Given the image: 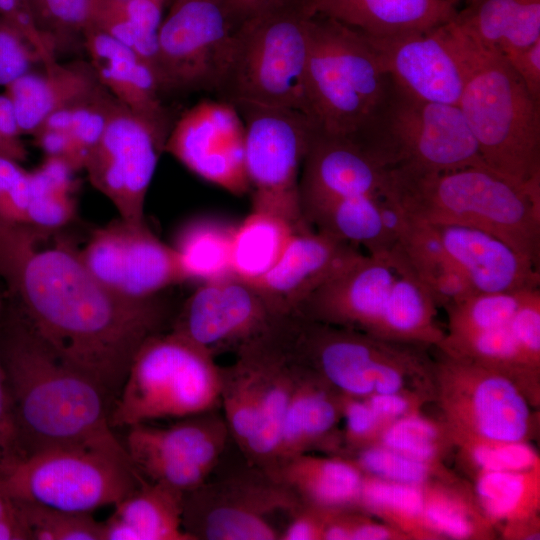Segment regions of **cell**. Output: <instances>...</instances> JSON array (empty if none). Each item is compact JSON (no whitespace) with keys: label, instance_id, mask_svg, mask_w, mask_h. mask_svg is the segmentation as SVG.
<instances>
[{"label":"cell","instance_id":"cell-1","mask_svg":"<svg viewBox=\"0 0 540 540\" xmlns=\"http://www.w3.org/2000/svg\"><path fill=\"white\" fill-rule=\"evenodd\" d=\"M0 223V279L5 292L66 361L95 380L112 402L131 361L161 332L168 308L158 296L125 298L102 284L66 243Z\"/></svg>","mask_w":540,"mask_h":540},{"label":"cell","instance_id":"cell-2","mask_svg":"<svg viewBox=\"0 0 540 540\" xmlns=\"http://www.w3.org/2000/svg\"><path fill=\"white\" fill-rule=\"evenodd\" d=\"M0 359L21 458L52 448L80 447L130 459L110 425L108 394L58 354L5 291Z\"/></svg>","mask_w":540,"mask_h":540},{"label":"cell","instance_id":"cell-3","mask_svg":"<svg viewBox=\"0 0 540 540\" xmlns=\"http://www.w3.org/2000/svg\"><path fill=\"white\" fill-rule=\"evenodd\" d=\"M438 309L397 242L363 252L295 314L380 339L436 348L445 334Z\"/></svg>","mask_w":540,"mask_h":540},{"label":"cell","instance_id":"cell-4","mask_svg":"<svg viewBox=\"0 0 540 540\" xmlns=\"http://www.w3.org/2000/svg\"><path fill=\"white\" fill-rule=\"evenodd\" d=\"M392 196L412 222L488 232L540 265V188L487 166L388 169Z\"/></svg>","mask_w":540,"mask_h":540},{"label":"cell","instance_id":"cell-5","mask_svg":"<svg viewBox=\"0 0 540 540\" xmlns=\"http://www.w3.org/2000/svg\"><path fill=\"white\" fill-rule=\"evenodd\" d=\"M465 74L459 108L484 164L540 188V100L506 58L449 22Z\"/></svg>","mask_w":540,"mask_h":540},{"label":"cell","instance_id":"cell-6","mask_svg":"<svg viewBox=\"0 0 540 540\" xmlns=\"http://www.w3.org/2000/svg\"><path fill=\"white\" fill-rule=\"evenodd\" d=\"M269 334L291 364L343 395L366 398L414 390L435 398L434 360L427 347L380 339L297 314L277 317Z\"/></svg>","mask_w":540,"mask_h":540},{"label":"cell","instance_id":"cell-7","mask_svg":"<svg viewBox=\"0 0 540 540\" xmlns=\"http://www.w3.org/2000/svg\"><path fill=\"white\" fill-rule=\"evenodd\" d=\"M311 16L305 0H292L241 22L215 91L220 100L307 114L304 76Z\"/></svg>","mask_w":540,"mask_h":540},{"label":"cell","instance_id":"cell-8","mask_svg":"<svg viewBox=\"0 0 540 540\" xmlns=\"http://www.w3.org/2000/svg\"><path fill=\"white\" fill-rule=\"evenodd\" d=\"M391 79L368 37L336 20L312 15L304 76L307 114L316 128L353 135L384 100Z\"/></svg>","mask_w":540,"mask_h":540},{"label":"cell","instance_id":"cell-9","mask_svg":"<svg viewBox=\"0 0 540 540\" xmlns=\"http://www.w3.org/2000/svg\"><path fill=\"white\" fill-rule=\"evenodd\" d=\"M221 367L215 356L170 331L146 338L136 351L110 425L129 428L159 419H182L220 406Z\"/></svg>","mask_w":540,"mask_h":540},{"label":"cell","instance_id":"cell-10","mask_svg":"<svg viewBox=\"0 0 540 540\" xmlns=\"http://www.w3.org/2000/svg\"><path fill=\"white\" fill-rule=\"evenodd\" d=\"M353 136L387 169L486 166L458 105L423 100L392 80L379 108Z\"/></svg>","mask_w":540,"mask_h":540},{"label":"cell","instance_id":"cell-11","mask_svg":"<svg viewBox=\"0 0 540 540\" xmlns=\"http://www.w3.org/2000/svg\"><path fill=\"white\" fill-rule=\"evenodd\" d=\"M144 480L130 459L80 447L47 449L0 467V487L12 498L73 513L115 506Z\"/></svg>","mask_w":540,"mask_h":540},{"label":"cell","instance_id":"cell-12","mask_svg":"<svg viewBox=\"0 0 540 540\" xmlns=\"http://www.w3.org/2000/svg\"><path fill=\"white\" fill-rule=\"evenodd\" d=\"M434 360V401L452 434L530 442L539 413L507 377L439 352Z\"/></svg>","mask_w":540,"mask_h":540},{"label":"cell","instance_id":"cell-13","mask_svg":"<svg viewBox=\"0 0 540 540\" xmlns=\"http://www.w3.org/2000/svg\"><path fill=\"white\" fill-rule=\"evenodd\" d=\"M245 126V165L252 209L279 215L296 229L309 225L300 206L299 175L316 130L302 111L254 104L234 105Z\"/></svg>","mask_w":540,"mask_h":540},{"label":"cell","instance_id":"cell-14","mask_svg":"<svg viewBox=\"0 0 540 540\" xmlns=\"http://www.w3.org/2000/svg\"><path fill=\"white\" fill-rule=\"evenodd\" d=\"M301 503L273 476L249 464L244 472L206 480L185 493L182 526L192 540H275L281 533L272 517L291 516Z\"/></svg>","mask_w":540,"mask_h":540},{"label":"cell","instance_id":"cell-15","mask_svg":"<svg viewBox=\"0 0 540 540\" xmlns=\"http://www.w3.org/2000/svg\"><path fill=\"white\" fill-rule=\"evenodd\" d=\"M158 33L163 92H215L237 28L224 0H171Z\"/></svg>","mask_w":540,"mask_h":540},{"label":"cell","instance_id":"cell-16","mask_svg":"<svg viewBox=\"0 0 540 540\" xmlns=\"http://www.w3.org/2000/svg\"><path fill=\"white\" fill-rule=\"evenodd\" d=\"M78 255L102 284L132 300L152 299L189 281L174 247L155 236L145 221L119 217L95 229Z\"/></svg>","mask_w":540,"mask_h":540},{"label":"cell","instance_id":"cell-17","mask_svg":"<svg viewBox=\"0 0 540 540\" xmlns=\"http://www.w3.org/2000/svg\"><path fill=\"white\" fill-rule=\"evenodd\" d=\"M127 429L123 445L142 477L184 494L208 480L230 436L216 409L166 427L144 423Z\"/></svg>","mask_w":540,"mask_h":540},{"label":"cell","instance_id":"cell-18","mask_svg":"<svg viewBox=\"0 0 540 540\" xmlns=\"http://www.w3.org/2000/svg\"><path fill=\"white\" fill-rule=\"evenodd\" d=\"M165 143L149 124L117 101L83 169L120 218L144 221L146 195Z\"/></svg>","mask_w":540,"mask_h":540},{"label":"cell","instance_id":"cell-19","mask_svg":"<svg viewBox=\"0 0 540 540\" xmlns=\"http://www.w3.org/2000/svg\"><path fill=\"white\" fill-rule=\"evenodd\" d=\"M165 152L197 176L236 196L251 190L244 122L229 102L204 100L188 109L172 125Z\"/></svg>","mask_w":540,"mask_h":540},{"label":"cell","instance_id":"cell-20","mask_svg":"<svg viewBox=\"0 0 540 540\" xmlns=\"http://www.w3.org/2000/svg\"><path fill=\"white\" fill-rule=\"evenodd\" d=\"M275 318L251 284L229 276L199 286L183 303L171 331L215 356L228 349L237 352L263 335Z\"/></svg>","mask_w":540,"mask_h":540},{"label":"cell","instance_id":"cell-21","mask_svg":"<svg viewBox=\"0 0 540 540\" xmlns=\"http://www.w3.org/2000/svg\"><path fill=\"white\" fill-rule=\"evenodd\" d=\"M363 196L394 200L388 169L355 136L316 128L299 179L303 218L332 202Z\"/></svg>","mask_w":540,"mask_h":540},{"label":"cell","instance_id":"cell-22","mask_svg":"<svg viewBox=\"0 0 540 540\" xmlns=\"http://www.w3.org/2000/svg\"><path fill=\"white\" fill-rule=\"evenodd\" d=\"M449 22L418 33L367 37L395 84L423 100L458 105L465 74Z\"/></svg>","mask_w":540,"mask_h":540},{"label":"cell","instance_id":"cell-23","mask_svg":"<svg viewBox=\"0 0 540 540\" xmlns=\"http://www.w3.org/2000/svg\"><path fill=\"white\" fill-rule=\"evenodd\" d=\"M362 253L328 234L306 227L292 235L273 268L249 284L274 316L292 315L314 291Z\"/></svg>","mask_w":540,"mask_h":540},{"label":"cell","instance_id":"cell-24","mask_svg":"<svg viewBox=\"0 0 540 540\" xmlns=\"http://www.w3.org/2000/svg\"><path fill=\"white\" fill-rule=\"evenodd\" d=\"M82 37L98 81L119 103L167 140L173 124L153 69L132 49L92 26L84 30Z\"/></svg>","mask_w":540,"mask_h":540},{"label":"cell","instance_id":"cell-25","mask_svg":"<svg viewBox=\"0 0 540 540\" xmlns=\"http://www.w3.org/2000/svg\"><path fill=\"white\" fill-rule=\"evenodd\" d=\"M432 227L475 293L512 292L540 287V265L502 239L465 226Z\"/></svg>","mask_w":540,"mask_h":540},{"label":"cell","instance_id":"cell-26","mask_svg":"<svg viewBox=\"0 0 540 540\" xmlns=\"http://www.w3.org/2000/svg\"><path fill=\"white\" fill-rule=\"evenodd\" d=\"M291 365L294 383L269 474L282 462L313 449H324L334 455H342L344 449L342 433L338 430L343 394L313 373Z\"/></svg>","mask_w":540,"mask_h":540},{"label":"cell","instance_id":"cell-27","mask_svg":"<svg viewBox=\"0 0 540 540\" xmlns=\"http://www.w3.org/2000/svg\"><path fill=\"white\" fill-rule=\"evenodd\" d=\"M305 5L310 15L331 18L375 38L427 31L457 14L446 0H305Z\"/></svg>","mask_w":540,"mask_h":540},{"label":"cell","instance_id":"cell-28","mask_svg":"<svg viewBox=\"0 0 540 540\" xmlns=\"http://www.w3.org/2000/svg\"><path fill=\"white\" fill-rule=\"evenodd\" d=\"M5 87L22 135H31L53 112L89 94L100 83L89 62L44 65Z\"/></svg>","mask_w":540,"mask_h":540},{"label":"cell","instance_id":"cell-29","mask_svg":"<svg viewBox=\"0 0 540 540\" xmlns=\"http://www.w3.org/2000/svg\"><path fill=\"white\" fill-rule=\"evenodd\" d=\"M304 504L328 510H357L364 473L344 455H298L271 473Z\"/></svg>","mask_w":540,"mask_h":540},{"label":"cell","instance_id":"cell-30","mask_svg":"<svg viewBox=\"0 0 540 540\" xmlns=\"http://www.w3.org/2000/svg\"><path fill=\"white\" fill-rule=\"evenodd\" d=\"M184 493L144 480L114 506L103 540H192L182 526Z\"/></svg>","mask_w":540,"mask_h":540},{"label":"cell","instance_id":"cell-31","mask_svg":"<svg viewBox=\"0 0 540 540\" xmlns=\"http://www.w3.org/2000/svg\"><path fill=\"white\" fill-rule=\"evenodd\" d=\"M454 22L507 57L540 40V0H475L457 11Z\"/></svg>","mask_w":540,"mask_h":540},{"label":"cell","instance_id":"cell-32","mask_svg":"<svg viewBox=\"0 0 540 540\" xmlns=\"http://www.w3.org/2000/svg\"><path fill=\"white\" fill-rule=\"evenodd\" d=\"M423 514L436 540H492L496 527L482 511L474 490L457 477L435 480L422 486Z\"/></svg>","mask_w":540,"mask_h":540},{"label":"cell","instance_id":"cell-33","mask_svg":"<svg viewBox=\"0 0 540 540\" xmlns=\"http://www.w3.org/2000/svg\"><path fill=\"white\" fill-rule=\"evenodd\" d=\"M399 242L439 308L475 294L434 227L409 221Z\"/></svg>","mask_w":540,"mask_h":540},{"label":"cell","instance_id":"cell-34","mask_svg":"<svg viewBox=\"0 0 540 540\" xmlns=\"http://www.w3.org/2000/svg\"><path fill=\"white\" fill-rule=\"evenodd\" d=\"M298 229L285 218L253 210L235 227L231 246L232 275L252 283L270 271Z\"/></svg>","mask_w":540,"mask_h":540},{"label":"cell","instance_id":"cell-35","mask_svg":"<svg viewBox=\"0 0 540 540\" xmlns=\"http://www.w3.org/2000/svg\"><path fill=\"white\" fill-rule=\"evenodd\" d=\"M75 172L65 161L47 156L30 171L26 228L48 237L72 221L76 214Z\"/></svg>","mask_w":540,"mask_h":540},{"label":"cell","instance_id":"cell-36","mask_svg":"<svg viewBox=\"0 0 540 540\" xmlns=\"http://www.w3.org/2000/svg\"><path fill=\"white\" fill-rule=\"evenodd\" d=\"M476 499L496 529L539 516L540 465L522 471L483 473L474 479Z\"/></svg>","mask_w":540,"mask_h":540},{"label":"cell","instance_id":"cell-37","mask_svg":"<svg viewBox=\"0 0 540 540\" xmlns=\"http://www.w3.org/2000/svg\"><path fill=\"white\" fill-rule=\"evenodd\" d=\"M235 227L212 218H199L183 226L172 246L189 281L204 283L233 276L231 246Z\"/></svg>","mask_w":540,"mask_h":540},{"label":"cell","instance_id":"cell-38","mask_svg":"<svg viewBox=\"0 0 540 540\" xmlns=\"http://www.w3.org/2000/svg\"><path fill=\"white\" fill-rule=\"evenodd\" d=\"M357 510L379 518L410 540H436L424 521L422 486L364 474Z\"/></svg>","mask_w":540,"mask_h":540},{"label":"cell","instance_id":"cell-39","mask_svg":"<svg viewBox=\"0 0 540 540\" xmlns=\"http://www.w3.org/2000/svg\"><path fill=\"white\" fill-rule=\"evenodd\" d=\"M376 444L430 463H444L455 450L451 430L444 420L427 417L422 412L390 423Z\"/></svg>","mask_w":540,"mask_h":540},{"label":"cell","instance_id":"cell-40","mask_svg":"<svg viewBox=\"0 0 540 540\" xmlns=\"http://www.w3.org/2000/svg\"><path fill=\"white\" fill-rule=\"evenodd\" d=\"M452 436L459 462L473 479L483 473L522 471L540 465L539 453L530 442Z\"/></svg>","mask_w":540,"mask_h":540},{"label":"cell","instance_id":"cell-41","mask_svg":"<svg viewBox=\"0 0 540 540\" xmlns=\"http://www.w3.org/2000/svg\"><path fill=\"white\" fill-rule=\"evenodd\" d=\"M344 456L351 458L364 474L395 483L423 486L435 480L459 477L445 463L420 461L379 444Z\"/></svg>","mask_w":540,"mask_h":540},{"label":"cell","instance_id":"cell-42","mask_svg":"<svg viewBox=\"0 0 540 540\" xmlns=\"http://www.w3.org/2000/svg\"><path fill=\"white\" fill-rule=\"evenodd\" d=\"M14 501L29 540H103V523L96 521L92 514Z\"/></svg>","mask_w":540,"mask_h":540},{"label":"cell","instance_id":"cell-43","mask_svg":"<svg viewBox=\"0 0 540 540\" xmlns=\"http://www.w3.org/2000/svg\"><path fill=\"white\" fill-rule=\"evenodd\" d=\"M117 100L99 83L89 94L74 103L70 136L75 171L84 165L102 137Z\"/></svg>","mask_w":540,"mask_h":540},{"label":"cell","instance_id":"cell-44","mask_svg":"<svg viewBox=\"0 0 540 540\" xmlns=\"http://www.w3.org/2000/svg\"><path fill=\"white\" fill-rule=\"evenodd\" d=\"M36 23L55 51L89 26L93 0H29Z\"/></svg>","mask_w":540,"mask_h":540},{"label":"cell","instance_id":"cell-45","mask_svg":"<svg viewBox=\"0 0 540 540\" xmlns=\"http://www.w3.org/2000/svg\"><path fill=\"white\" fill-rule=\"evenodd\" d=\"M45 65L36 47L14 25L0 17V87H7L21 76Z\"/></svg>","mask_w":540,"mask_h":540},{"label":"cell","instance_id":"cell-46","mask_svg":"<svg viewBox=\"0 0 540 540\" xmlns=\"http://www.w3.org/2000/svg\"><path fill=\"white\" fill-rule=\"evenodd\" d=\"M30 199V171L0 156V223L25 227Z\"/></svg>","mask_w":540,"mask_h":540},{"label":"cell","instance_id":"cell-47","mask_svg":"<svg viewBox=\"0 0 540 540\" xmlns=\"http://www.w3.org/2000/svg\"><path fill=\"white\" fill-rule=\"evenodd\" d=\"M344 455L377 443L385 425L364 398L343 395Z\"/></svg>","mask_w":540,"mask_h":540},{"label":"cell","instance_id":"cell-48","mask_svg":"<svg viewBox=\"0 0 540 540\" xmlns=\"http://www.w3.org/2000/svg\"><path fill=\"white\" fill-rule=\"evenodd\" d=\"M364 399L385 427L396 420L422 412L428 402L434 401L432 395L414 390L372 394Z\"/></svg>","mask_w":540,"mask_h":540},{"label":"cell","instance_id":"cell-49","mask_svg":"<svg viewBox=\"0 0 540 540\" xmlns=\"http://www.w3.org/2000/svg\"><path fill=\"white\" fill-rule=\"evenodd\" d=\"M0 17L18 28L36 47L45 65L56 59V51L39 29L29 0H0Z\"/></svg>","mask_w":540,"mask_h":540},{"label":"cell","instance_id":"cell-50","mask_svg":"<svg viewBox=\"0 0 540 540\" xmlns=\"http://www.w3.org/2000/svg\"><path fill=\"white\" fill-rule=\"evenodd\" d=\"M333 511L301 503L282 530L280 540H323L327 521Z\"/></svg>","mask_w":540,"mask_h":540},{"label":"cell","instance_id":"cell-51","mask_svg":"<svg viewBox=\"0 0 540 540\" xmlns=\"http://www.w3.org/2000/svg\"><path fill=\"white\" fill-rule=\"evenodd\" d=\"M2 298L0 300V306ZM20 457L21 454L11 398L0 359V467L15 461Z\"/></svg>","mask_w":540,"mask_h":540},{"label":"cell","instance_id":"cell-52","mask_svg":"<svg viewBox=\"0 0 540 540\" xmlns=\"http://www.w3.org/2000/svg\"><path fill=\"white\" fill-rule=\"evenodd\" d=\"M12 105L5 94L0 95V156L20 163L27 159L28 152L22 140Z\"/></svg>","mask_w":540,"mask_h":540},{"label":"cell","instance_id":"cell-53","mask_svg":"<svg viewBox=\"0 0 540 540\" xmlns=\"http://www.w3.org/2000/svg\"><path fill=\"white\" fill-rule=\"evenodd\" d=\"M530 93L540 100V40L505 57Z\"/></svg>","mask_w":540,"mask_h":540},{"label":"cell","instance_id":"cell-54","mask_svg":"<svg viewBox=\"0 0 540 540\" xmlns=\"http://www.w3.org/2000/svg\"><path fill=\"white\" fill-rule=\"evenodd\" d=\"M351 540H410L404 533L384 523L374 521L370 515L356 511Z\"/></svg>","mask_w":540,"mask_h":540},{"label":"cell","instance_id":"cell-55","mask_svg":"<svg viewBox=\"0 0 540 540\" xmlns=\"http://www.w3.org/2000/svg\"><path fill=\"white\" fill-rule=\"evenodd\" d=\"M0 540H29L14 499L1 487Z\"/></svg>","mask_w":540,"mask_h":540},{"label":"cell","instance_id":"cell-56","mask_svg":"<svg viewBox=\"0 0 540 540\" xmlns=\"http://www.w3.org/2000/svg\"><path fill=\"white\" fill-rule=\"evenodd\" d=\"M237 25L265 10L292 0H224Z\"/></svg>","mask_w":540,"mask_h":540},{"label":"cell","instance_id":"cell-57","mask_svg":"<svg viewBox=\"0 0 540 540\" xmlns=\"http://www.w3.org/2000/svg\"><path fill=\"white\" fill-rule=\"evenodd\" d=\"M497 530L505 540H539L540 517L504 523Z\"/></svg>","mask_w":540,"mask_h":540},{"label":"cell","instance_id":"cell-58","mask_svg":"<svg viewBox=\"0 0 540 540\" xmlns=\"http://www.w3.org/2000/svg\"><path fill=\"white\" fill-rule=\"evenodd\" d=\"M446 1L456 8V5H458L459 3L464 2L466 5H468L469 3L475 0H446Z\"/></svg>","mask_w":540,"mask_h":540},{"label":"cell","instance_id":"cell-59","mask_svg":"<svg viewBox=\"0 0 540 540\" xmlns=\"http://www.w3.org/2000/svg\"><path fill=\"white\" fill-rule=\"evenodd\" d=\"M155 1L165 4L168 0H155Z\"/></svg>","mask_w":540,"mask_h":540}]
</instances>
